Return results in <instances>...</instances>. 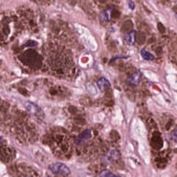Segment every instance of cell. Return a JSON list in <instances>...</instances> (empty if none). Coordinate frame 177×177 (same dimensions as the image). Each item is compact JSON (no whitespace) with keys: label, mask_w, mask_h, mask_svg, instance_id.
<instances>
[{"label":"cell","mask_w":177,"mask_h":177,"mask_svg":"<svg viewBox=\"0 0 177 177\" xmlns=\"http://www.w3.org/2000/svg\"><path fill=\"white\" fill-rule=\"evenodd\" d=\"M113 8H109L108 10H106L105 11L102 12L100 15V18L102 21H109L111 19V15Z\"/></svg>","instance_id":"ba28073f"},{"label":"cell","mask_w":177,"mask_h":177,"mask_svg":"<svg viewBox=\"0 0 177 177\" xmlns=\"http://www.w3.org/2000/svg\"><path fill=\"white\" fill-rule=\"evenodd\" d=\"M91 138V131L90 129H86L83 133H82L75 140V143L77 145H82L85 144L89 141Z\"/></svg>","instance_id":"3957f363"},{"label":"cell","mask_w":177,"mask_h":177,"mask_svg":"<svg viewBox=\"0 0 177 177\" xmlns=\"http://www.w3.org/2000/svg\"><path fill=\"white\" fill-rule=\"evenodd\" d=\"M50 170L53 174L63 176H68L70 174V170L63 163H54L50 166Z\"/></svg>","instance_id":"7a4b0ae2"},{"label":"cell","mask_w":177,"mask_h":177,"mask_svg":"<svg viewBox=\"0 0 177 177\" xmlns=\"http://www.w3.org/2000/svg\"><path fill=\"white\" fill-rule=\"evenodd\" d=\"M127 1L129 7L132 10H133L135 8V5H134L133 2L132 1V0H127Z\"/></svg>","instance_id":"7c38bea8"},{"label":"cell","mask_w":177,"mask_h":177,"mask_svg":"<svg viewBox=\"0 0 177 177\" xmlns=\"http://www.w3.org/2000/svg\"><path fill=\"white\" fill-rule=\"evenodd\" d=\"M26 108L31 112L33 114H35L36 115H39L41 113V111L40 109L35 105V104H32L31 102H27L25 105Z\"/></svg>","instance_id":"5b68a950"},{"label":"cell","mask_w":177,"mask_h":177,"mask_svg":"<svg viewBox=\"0 0 177 177\" xmlns=\"http://www.w3.org/2000/svg\"><path fill=\"white\" fill-rule=\"evenodd\" d=\"M98 87L101 91H104L107 87H110L111 84L108 80H107L105 77H101L97 82Z\"/></svg>","instance_id":"52a82bcc"},{"label":"cell","mask_w":177,"mask_h":177,"mask_svg":"<svg viewBox=\"0 0 177 177\" xmlns=\"http://www.w3.org/2000/svg\"><path fill=\"white\" fill-rule=\"evenodd\" d=\"M15 157V151L10 146H2L0 147V160L4 163L12 161Z\"/></svg>","instance_id":"6da1fadb"},{"label":"cell","mask_w":177,"mask_h":177,"mask_svg":"<svg viewBox=\"0 0 177 177\" xmlns=\"http://www.w3.org/2000/svg\"><path fill=\"white\" fill-rule=\"evenodd\" d=\"M141 78L140 72H135L129 77L127 80V84L129 86H136L139 84Z\"/></svg>","instance_id":"277c9868"},{"label":"cell","mask_w":177,"mask_h":177,"mask_svg":"<svg viewBox=\"0 0 177 177\" xmlns=\"http://www.w3.org/2000/svg\"><path fill=\"white\" fill-rule=\"evenodd\" d=\"M136 33V31L135 30H133L132 32H130V33L125 35L126 40L131 45H133L135 44Z\"/></svg>","instance_id":"9c48e42d"},{"label":"cell","mask_w":177,"mask_h":177,"mask_svg":"<svg viewBox=\"0 0 177 177\" xmlns=\"http://www.w3.org/2000/svg\"><path fill=\"white\" fill-rule=\"evenodd\" d=\"M141 56L144 60H147V61H152L154 59V56L152 55V54H151L150 52H147L146 49H142L141 50Z\"/></svg>","instance_id":"30bf717a"},{"label":"cell","mask_w":177,"mask_h":177,"mask_svg":"<svg viewBox=\"0 0 177 177\" xmlns=\"http://www.w3.org/2000/svg\"><path fill=\"white\" fill-rule=\"evenodd\" d=\"M119 157V155L117 151L115 150H111L107 154L105 157V160L108 163H111L118 159Z\"/></svg>","instance_id":"8992f818"},{"label":"cell","mask_w":177,"mask_h":177,"mask_svg":"<svg viewBox=\"0 0 177 177\" xmlns=\"http://www.w3.org/2000/svg\"><path fill=\"white\" fill-rule=\"evenodd\" d=\"M100 177H116V175L112 173L109 170L105 169L101 171L99 174Z\"/></svg>","instance_id":"8fae6325"}]
</instances>
